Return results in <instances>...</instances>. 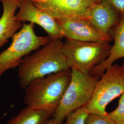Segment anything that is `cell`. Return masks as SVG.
<instances>
[{
	"label": "cell",
	"mask_w": 124,
	"mask_h": 124,
	"mask_svg": "<svg viewBox=\"0 0 124 124\" xmlns=\"http://www.w3.org/2000/svg\"><path fill=\"white\" fill-rule=\"evenodd\" d=\"M61 39H51L48 42L24 58L18 66L19 84L25 88L38 78L70 69L62 52Z\"/></svg>",
	"instance_id": "obj_1"
},
{
	"label": "cell",
	"mask_w": 124,
	"mask_h": 124,
	"mask_svg": "<svg viewBox=\"0 0 124 124\" xmlns=\"http://www.w3.org/2000/svg\"><path fill=\"white\" fill-rule=\"evenodd\" d=\"M71 79V69L33 80L24 89L23 102L34 109L53 116L58 109Z\"/></svg>",
	"instance_id": "obj_2"
},
{
	"label": "cell",
	"mask_w": 124,
	"mask_h": 124,
	"mask_svg": "<svg viewBox=\"0 0 124 124\" xmlns=\"http://www.w3.org/2000/svg\"><path fill=\"white\" fill-rule=\"evenodd\" d=\"M32 23H23L22 28L12 37L9 47L0 54V80L6 71L18 67L23 58L48 42V36L36 34Z\"/></svg>",
	"instance_id": "obj_3"
},
{
	"label": "cell",
	"mask_w": 124,
	"mask_h": 124,
	"mask_svg": "<svg viewBox=\"0 0 124 124\" xmlns=\"http://www.w3.org/2000/svg\"><path fill=\"white\" fill-rule=\"evenodd\" d=\"M98 77L71 69V79L62 101L53 117L63 121L72 113L85 106L93 94Z\"/></svg>",
	"instance_id": "obj_4"
},
{
	"label": "cell",
	"mask_w": 124,
	"mask_h": 124,
	"mask_svg": "<svg viewBox=\"0 0 124 124\" xmlns=\"http://www.w3.org/2000/svg\"><path fill=\"white\" fill-rule=\"evenodd\" d=\"M111 46L106 42H85L67 39L62 52L70 69L89 74L93 67L108 56Z\"/></svg>",
	"instance_id": "obj_5"
},
{
	"label": "cell",
	"mask_w": 124,
	"mask_h": 124,
	"mask_svg": "<svg viewBox=\"0 0 124 124\" xmlns=\"http://www.w3.org/2000/svg\"><path fill=\"white\" fill-rule=\"evenodd\" d=\"M98 80L89 102L85 108L88 114L107 115V107L124 93V70L118 64L108 67Z\"/></svg>",
	"instance_id": "obj_6"
},
{
	"label": "cell",
	"mask_w": 124,
	"mask_h": 124,
	"mask_svg": "<svg viewBox=\"0 0 124 124\" xmlns=\"http://www.w3.org/2000/svg\"><path fill=\"white\" fill-rule=\"evenodd\" d=\"M63 37L80 41L108 43L110 35L98 30L87 19L69 18L56 19Z\"/></svg>",
	"instance_id": "obj_7"
},
{
	"label": "cell",
	"mask_w": 124,
	"mask_h": 124,
	"mask_svg": "<svg viewBox=\"0 0 124 124\" xmlns=\"http://www.w3.org/2000/svg\"><path fill=\"white\" fill-rule=\"evenodd\" d=\"M16 19L19 22H29L41 27L52 39L63 37L55 18L36 7L33 0H19Z\"/></svg>",
	"instance_id": "obj_8"
},
{
	"label": "cell",
	"mask_w": 124,
	"mask_h": 124,
	"mask_svg": "<svg viewBox=\"0 0 124 124\" xmlns=\"http://www.w3.org/2000/svg\"><path fill=\"white\" fill-rule=\"evenodd\" d=\"M94 3L93 0H46L34 3L36 7L55 19L69 18L87 19Z\"/></svg>",
	"instance_id": "obj_9"
},
{
	"label": "cell",
	"mask_w": 124,
	"mask_h": 124,
	"mask_svg": "<svg viewBox=\"0 0 124 124\" xmlns=\"http://www.w3.org/2000/svg\"><path fill=\"white\" fill-rule=\"evenodd\" d=\"M87 19L104 34L109 35L119 21V14L106 0L95 3L90 9Z\"/></svg>",
	"instance_id": "obj_10"
},
{
	"label": "cell",
	"mask_w": 124,
	"mask_h": 124,
	"mask_svg": "<svg viewBox=\"0 0 124 124\" xmlns=\"http://www.w3.org/2000/svg\"><path fill=\"white\" fill-rule=\"evenodd\" d=\"M19 0H0L3 12L0 17V48L12 38L23 26V23L16 19Z\"/></svg>",
	"instance_id": "obj_11"
},
{
	"label": "cell",
	"mask_w": 124,
	"mask_h": 124,
	"mask_svg": "<svg viewBox=\"0 0 124 124\" xmlns=\"http://www.w3.org/2000/svg\"><path fill=\"white\" fill-rule=\"evenodd\" d=\"M121 58H124V18L120 22L116 29L114 45L111 47L108 56L93 67L90 74L98 77L104 73L108 67Z\"/></svg>",
	"instance_id": "obj_12"
},
{
	"label": "cell",
	"mask_w": 124,
	"mask_h": 124,
	"mask_svg": "<svg viewBox=\"0 0 124 124\" xmlns=\"http://www.w3.org/2000/svg\"><path fill=\"white\" fill-rule=\"evenodd\" d=\"M52 116L47 112L26 106L6 124H42Z\"/></svg>",
	"instance_id": "obj_13"
},
{
	"label": "cell",
	"mask_w": 124,
	"mask_h": 124,
	"mask_svg": "<svg viewBox=\"0 0 124 124\" xmlns=\"http://www.w3.org/2000/svg\"><path fill=\"white\" fill-rule=\"evenodd\" d=\"M88 114L84 107L68 115L64 124H85Z\"/></svg>",
	"instance_id": "obj_14"
},
{
	"label": "cell",
	"mask_w": 124,
	"mask_h": 124,
	"mask_svg": "<svg viewBox=\"0 0 124 124\" xmlns=\"http://www.w3.org/2000/svg\"><path fill=\"white\" fill-rule=\"evenodd\" d=\"M107 115L116 124H124V93L121 96L118 107Z\"/></svg>",
	"instance_id": "obj_15"
},
{
	"label": "cell",
	"mask_w": 124,
	"mask_h": 124,
	"mask_svg": "<svg viewBox=\"0 0 124 124\" xmlns=\"http://www.w3.org/2000/svg\"><path fill=\"white\" fill-rule=\"evenodd\" d=\"M85 124H116L107 115H101L97 114H89Z\"/></svg>",
	"instance_id": "obj_16"
},
{
	"label": "cell",
	"mask_w": 124,
	"mask_h": 124,
	"mask_svg": "<svg viewBox=\"0 0 124 124\" xmlns=\"http://www.w3.org/2000/svg\"><path fill=\"white\" fill-rule=\"evenodd\" d=\"M119 14L124 18V0H106Z\"/></svg>",
	"instance_id": "obj_17"
},
{
	"label": "cell",
	"mask_w": 124,
	"mask_h": 124,
	"mask_svg": "<svg viewBox=\"0 0 124 124\" xmlns=\"http://www.w3.org/2000/svg\"><path fill=\"white\" fill-rule=\"evenodd\" d=\"M42 124H64V123H63V121H60L56 120L52 116Z\"/></svg>",
	"instance_id": "obj_18"
},
{
	"label": "cell",
	"mask_w": 124,
	"mask_h": 124,
	"mask_svg": "<svg viewBox=\"0 0 124 124\" xmlns=\"http://www.w3.org/2000/svg\"><path fill=\"white\" fill-rule=\"evenodd\" d=\"M46 0H33V1L34 3H40V2H42L45 1Z\"/></svg>",
	"instance_id": "obj_19"
},
{
	"label": "cell",
	"mask_w": 124,
	"mask_h": 124,
	"mask_svg": "<svg viewBox=\"0 0 124 124\" xmlns=\"http://www.w3.org/2000/svg\"><path fill=\"white\" fill-rule=\"evenodd\" d=\"M93 0L95 3H98V2H99L100 1H101L102 0Z\"/></svg>",
	"instance_id": "obj_20"
},
{
	"label": "cell",
	"mask_w": 124,
	"mask_h": 124,
	"mask_svg": "<svg viewBox=\"0 0 124 124\" xmlns=\"http://www.w3.org/2000/svg\"><path fill=\"white\" fill-rule=\"evenodd\" d=\"M122 68H123V69L124 70V63H123V64L122 65Z\"/></svg>",
	"instance_id": "obj_21"
}]
</instances>
